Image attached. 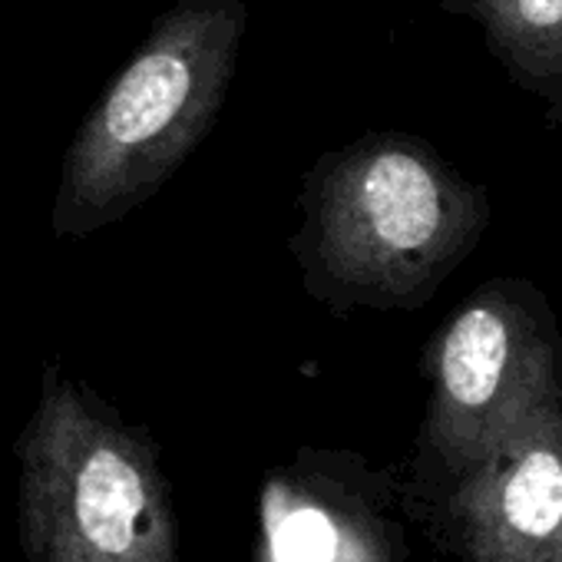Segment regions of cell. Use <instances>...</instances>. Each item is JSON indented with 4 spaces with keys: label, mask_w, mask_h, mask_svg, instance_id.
I'll return each mask as SVG.
<instances>
[{
    "label": "cell",
    "mask_w": 562,
    "mask_h": 562,
    "mask_svg": "<svg viewBox=\"0 0 562 562\" xmlns=\"http://www.w3.org/2000/svg\"><path fill=\"white\" fill-rule=\"evenodd\" d=\"M295 202L289 251L308 299L335 318L430 305L493 225L490 189L401 130L322 153Z\"/></svg>",
    "instance_id": "obj_1"
},
{
    "label": "cell",
    "mask_w": 562,
    "mask_h": 562,
    "mask_svg": "<svg viewBox=\"0 0 562 562\" xmlns=\"http://www.w3.org/2000/svg\"><path fill=\"white\" fill-rule=\"evenodd\" d=\"M248 34L245 0H176L74 133L50 205L60 241L149 202L222 116Z\"/></svg>",
    "instance_id": "obj_2"
},
{
    "label": "cell",
    "mask_w": 562,
    "mask_h": 562,
    "mask_svg": "<svg viewBox=\"0 0 562 562\" xmlns=\"http://www.w3.org/2000/svg\"><path fill=\"white\" fill-rule=\"evenodd\" d=\"M18 536L27 562H179L156 443L60 361L18 437Z\"/></svg>",
    "instance_id": "obj_3"
},
{
    "label": "cell",
    "mask_w": 562,
    "mask_h": 562,
    "mask_svg": "<svg viewBox=\"0 0 562 562\" xmlns=\"http://www.w3.org/2000/svg\"><path fill=\"white\" fill-rule=\"evenodd\" d=\"M559 355L552 302L522 274H496L447 315L427 348L440 424L493 417L506 394L546 384Z\"/></svg>",
    "instance_id": "obj_4"
},
{
    "label": "cell",
    "mask_w": 562,
    "mask_h": 562,
    "mask_svg": "<svg viewBox=\"0 0 562 562\" xmlns=\"http://www.w3.org/2000/svg\"><path fill=\"white\" fill-rule=\"evenodd\" d=\"M258 562H374L338 509V467L328 453L299 450L274 467L258 496Z\"/></svg>",
    "instance_id": "obj_5"
},
{
    "label": "cell",
    "mask_w": 562,
    "mask_h": 562,
    "mask_svg": "<svg viewBox=\"0 0 562 562\" xmlns=\"http://www.w3.org/2000/svg\"><path fill=\"white\" fill-rule=\"evenodd\" d=\"M450 18L470 21L506 80L562 126V0H437Z\"/></svg>",
    "instance_id": "obj_6"
},
{
    "label": "cell",
    "mask_w": 562,
    "mask_h": 562,
    "mask_svg": "<svg viewBox=\"0 0 562 562\" xmlns=\"http://www.w3.org/2000/svg\"><path fill=\"white\" fill-rule=\"evenodd\" d=\"M506 519L526 536H546L562 519V460L549 447H532L503 490Z\"/></svg>",
    "instance_id": "obj_7"
}]
</instances>
